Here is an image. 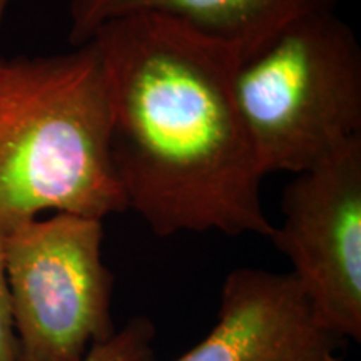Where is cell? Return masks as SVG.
I'll return each mask as SVG.
<instances>
[{
	"label": "cell",
	"instance_id": "6da1fadb",
	"mask_svg": "<svg viewBox=\"0 0 361 361\" xmlns=\"http://www.w3.org/2000/svg\"><path fill=\"white\" fill-rule=\"evenodd\" d=\"M109 149L126 206L157 236L219 231L268 238L261 173L239 112V56L161 13L99 27Z\"/></svg>",
	"mask_w": 361,
	"mask_h": 361
},
{
	"label": "cell",
	"instance_id": "7a4b0ae2",
	"mask_svg": "<svg viewBox=\"0 0 361 361\" xmlns=\"http://www.w3.org/2000/svg\"><path fill=\"white\" fill-rule=\"evenodd\" d=\"M126 209L94 44L61 56L0 59V231L49 211L104 221Z\"/></svg>",
	"mask_w": 361,
	"mask_h": 361
},
{
	"label": "cell",
	"instance_id": "3957f363",
	"mask_svg": "<svg viewBox=\"0 0 361 361\" xmlns=\"http://www.w3.org/2000/svg\"><path fill=\"white\" fill-rule=\"evenodd\" d=\"M234 92L264 176L301 174L361 137V51L323 7L238 62Z\"/></svg>",
	"mask_w": 361,
	"mask_h": 361
},
{
	"label": "cell",
	"instance_id": "277c9868",
	"mask_svg": "<svg viewBox=\"0 0 361 361\" xmlns=\"http://www.w3.org/2000/svg\"><path fill=\"white\" fill-rule=\"evenodd\" d=\"M102 221L32 219L4 233L17 361H84L116 335Z\"/></svg>",
	"mask_w": 361,
	"mask_h": 361
},
{
	"label": "cell",
	"instance_id": "5b68a950",
	"mask_svg": "<svg viewBox=\"0 0 361 361\" xmlns=\"http://www.w3.org/2000/svg\"><path fill=\"white\" fill-rule=\"evenodd\" d=\"M281 224L269 239L316 318L343 340L361 338V137L305 173L283 192Z\"/></svg>",
	"mask_w": 361,
	"mask_h": 361
},
{
	"label": "cell",
	"instance_id": "8992f818",
	"mask_svg": "<svg viewBox=\"0 0 361 361\" xmlns=\"http://www.w3.org/2000/svg\"><path fill=\"white\" fill-rule=\"evenodd\" d=\"M343 340L316 318L291 273L238 268L214 326L174 361H340Z\"/></svg>",
	"mask_w": 361,
	"mask_h": 361
},
{
	"label": "cell",
	"instance_id": "52a82bcc",
	"mask_svg": "<svg viewBox=\"0 0 361 361\" xmlns=\"http://www.w3.org/2000/svg\"><path fill=\"white\" fill-rule=\"evenodd\" d=\"M335 0H71V42H87L99 27L130 13H161L180 20L238 52L259 51L298 17L333 7Z\"/></svg>",
	"mask_w": 361,
	"mask_h": 361
},
{
	"label": "cell",
	"instance_id": "ba28073f",
	"mask_svg": "<svg viewBox=\"0 0 361 361\" xmlns=\"http://www.w3.org/2000/svg\"><path fill=\"white\" fill-rule=\"evenodd\" d=\"M154 335V324L147 318H134L109 341L92 346L84 361H147Z\"/></svg>",
	"mask_w": 361,
	"mask_h": 361
},
{
	"label": "cell",
	"instance_id": "9c48e42d",
	"mask_svg": "<svg viewBox=\"0 0 361 361\" xmlns=\"http://www.w3.org/2000/svg\"><path fill=\"white\" fill-rule=\"evenodd\" d=\"M0 361H17V340L13 331L2 231H0Z\"/></svg>",
	"mask_w": 361,
	"mask_h": 361
},
{
	"label": "cell",
	"instance_id": "30bf717a",
	"mask_svg": "<svg viewBox=\"0 0 361 361\" xmlns=\"http://www.w3.org/2000/svg\"><path fill=\"white\" fill-rule=\"evenodd\" d=\"M8 4H11V0H0V24H2L4 16H6V11H7Z\"/></svg>",
	"mask_w": 361,
	"mask_h": 361
}]
</instances>
